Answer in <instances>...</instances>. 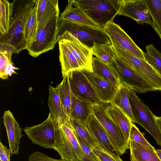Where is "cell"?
<instances>
[{
	"mask_svg": "<svg viewBox=\"0 0 161 161\" xmlns=\"http://www.w3.org/2000/svg\"><path fill=\"white\" fill-rule=\"evenodd\" d=\"M9 144V149L12 155L19 153L20 140L23 136L22 129L9 110L5 111L3 117Z\"/></svg>",
	"mask_w": 161,
	"mask_h": 161,
	"instance_id": "cell-16",
	"label": "cell"
},
{
	"mask_svg": "<svg viewBox=\"0 0 161 161\" xmlns=\"http://www.w3.org/2000/svg\"><path fill=\"white\" fill-rule=\"evenodd\" d=\"M112 46L117 55L126 64L151 81L158 91L161 92V75L151 64L127 51Z\"/></svg>",
	"mask_w": 161,
	"mask_h": 161,
	"instance_id": "cell-10",
	"label": "cell"
},
{
	"mask_svg": "<svg viewBox=\"0 0 161 161\" xmlns=\"http://www.w3.org/2000/svg\"><path fill=\"white\" fill-rule=\"evenodd\" d=\"M146 60L151 64L161 75V53L152 44L146 47Z\"/></svg>",
	"mask_w": 161,
	"mask_h": 161,
	"instance_id": "cell-33",
	"label": "cell"
},
{
	"mask_svg": "<svg viewBox=\"0 0 161 161\" xmlns=\"http://www.w3.org/2000/svg\"><path fill=\"white\" fill-rule=\"evenodd\" d=\"M38 0H37L33 9L26 24L25 30V38L27 49L35 41L38 31L37 18Z\"/></svg>",
	"mask_w": 161,
	"mask_h": 161,
	"instance_id": "cell-28",
	"label": "cell"
},
{
	"mask_svg": "<svg viewBox=\"0 0 161 161\" xmlns=\"http://www.w3.org/2000/svg\"><path fill=\"white\" fill-rule=\"evenodd\" d=\"M118 14L130 18L139 24H152L151 16L143 0H122Z\"/></svg>",
	"mask_w": 161,
	"mask_h": 161,
	"instance_id": "cell-14",
	"label": "cell"
},
{
	"mask_svg": "<svg viewBox=\"0 0 161 161\" xmlns=\"http://www.w3.org/2000/svg\"><path fill=\"white\" fill-rule=\"evenodd\" d=\"M74 4L103 29L114 21L118 14L122 0H72Z\"/></svg>",
	"mask_w": 161,
	"mask_h": 161,
	"instance_id": "cell-2",
	"label": "cell"
},
{
	"mask_svg": "<svg viewBox=\"0 0 161 161\" xmlns=\"http://www.w3.org/2000/svg\"><path fill=\"white\" fill-rule=\"evenodd\" d=\"M56 124L49 113L47 118L43 122L26 127L23 130L33 144L44 148L53 149L55 142Z\"/></svg>",
	"mask_w": 161,
	"mask_h": 161,
	"instance_id": "cell-9",
	"label": "cell"
},
{
	"mask_svg": "<svg viewBox=\"0 0 161 161\" xmlns=\"http://www.w3.org/2000/svg\"><path fill=\"white\" fill-rule=\"evenodd\" d=\"M58 43L62 76L71 71L82 69L75 57L65 43L60 40Z\"/></svg>",
	"mask_w": 161,
	"mask_h": 161,
	"instance_id": "cell-22",
	"label": "cell"
},
{
	"mask_svg": "<svg viewBox=\"0 0 161 161\" xmlns=\"http://www.w3.org/2000/svg\"><path fill=\"white\" fill-rule=\"evenodd\" d=\"M130 158L131 161H137V160L135 159L134 158H132L130 157Z\"/></svg>",
	"mask_w": 161,
	"mask_h": 161,
	"instance_id": "cell-44",
	"label": "cell"
},
{
	"mask_svg": "<svg viewBox=\"0 0 161 161\" xmlns=\"http://www.w3.org/2000/svg\"><path fill=\"white\" fill-rule=\"evenodd\" d=\"M28 161H66L51 158L40 151L32 153L29 156Z\"/></svg>",
	"mask_w": 161,
	"mask_h": 161,
	"instance_id": "cell-37",
	"label": "cell"
},
{
	"mask_svg": "<svg viewBox=\"0 0 161 161\" xmlns=\"http://www.w3.org/2000/svg\"><path fill=\"white\" fill-rule=\"evenodd\" d=\"M12 154L8 148L0 141V161H10Z\"/></svg>",
	"mask_w": 161,
	"mask_h": 161,
	"instance_id": "cell-40",
	"label": "cell"
},
{
	"mask_svg": "<svg viewBox=\"0 0 161 161\" xmlns=\"http://www.w3.org/2000/svg\"><path fill=\"white\" fill-rule=\"evenodd\" d=\"M151 16V26L161 40V0H143Z\"/></svg>",
	"mask_w": 161,
	"mask_h": 161,
	"instance_id": "cell-29",
	"label": "cell"
},
{
	"mask_svg": "<svg viewBox=\"0 0 161 161\" xmlns=\"http://www.w3.org/2000/svg\"><path fill=\"white\" fill-rule=\"evenodd\" d=\"M59 14L38 30L35 41L27 50L31 56L36 58L52 50L59 40Z\"/></svg>",
	"mask_w": 161,
	"mask_h": 161,
	"instance_id": "cell-7",
	"label": "cell"
},
{
	"mask_svg": "<svg viewBox=\"0 0 161 161\" xmlns=\"http://www.w3.org/2000/svg\"><path fill=\"white\" fill-rule=\"evenodd\" d=\"M48 105L51 117L55 123L64 124L68 119L64 112L58 92L56 87L49 86Z\"/></svg>",
	"mask_w": 161,
	"mask_h": 161,
	"instance_id": "cell-20",
	"label": "cell"
},
{
	"mask_svg": "<svg viewBox=\"0 0 161 161\" xmlns=\"http://www.w3.org/2000/svg\"><path fill=\"white\" fill-rule=\"evenodd\" d=\"M73 130L84 154V158L83 161H94L91 149L84 140L76 133L74 129Z\"/></svg>",
	"mask_w": 161,
	"mask_h": 161,
	"instance_id": "cell-36",
	"label": "cell"
},
{
	"mask_svg": "<svg viewBox=\"0 0 161 161\" xmlns=\"http://www.w3.org/2000/svg\"><path fill=\"white\" fill-rule=\"evenodd\" d=\"M156 152L161 161V149H155Z\"/></svg>",
	"mask_w": 161,
	"mask_h": 161,
	"instance_id": "cell-43",
	"label": "cell"
},
{
	"mask_svg": "<svg viewBox=\"0 0 161 161\" xmlns=\"http://www.w3.org/2000/svg\"><path fill=\"white\" fill-rule=\"evenodd\" d=\"M68 74L71 91L76 97L92 105L103 103L100 100L81 69L71 71Z\"/></svg>",
	"mask_w": 161,
	"mask_h": 161,
	"instance_id": "cell-11",
	"label": "cell"
},
{
	"mask_svg": "<svg viewBox=\"0 0 161 161\" xmlns=\"http://www.w3.org/2000/svg\"><path fill=\"white\" fill-rule=\"evenodd\" d=\"M107 113L119 128L127 142L129 143V137L132 124L128 117L118 107L110 104L107 106Z\"/></svg>",
	"mask_w": 161,
	"mask_h": 161,
	"instance_id": "cell-21",
	"label": "cell"
},
{
	"mask_svg": "<svg viewBox=\"0 0 161 161\" xmlns=\"http://www.w3.org/2000/svg\"><path fill=\"white\" fill-rule=\"evenodd\" d=\"M93 55L104 63L109 64L117 56L111 43H95L92 47Z\"/></svg>",
	"mask_w": 161,
	"mask_h": 161,
	"instance_id": "cell-31",
	"label": "cell"
},
{
	"mask_svg": "<svg viewBox=\"0 0 161 161\" xmlns=\"http://www.w3.org/2000/svg\"><path fill=\"white\" fill-rule=\"evenodd\" d=\"M125 87L136 123L149 133L161 147V134L157 125L155 115L148 106L136 95L134 91Z\"/></svg>",
	"mask_w": 161,
	"mask_h": 161,
	"instance_id": "cell-8",
	"label": "cell"
},
{
	"mask_svg": "<svg viewBox=\"0 0 161 161\" xmlns=\"http://www.w3.org/2000/svg\"><path fill=\"white\" fill-rule=\"evenodd\" d=\"M37 0L13 1V19L7 32L0 35V43L14 46L17 54L27 49L25 30L27 22Z\"/></svg>",
	"mask_w": 161,
	"mask_h": 161,
	"instance_id": "cell-1",
	"label": "cell"
},
{
	"mask_svg": "<svg viewBox=\"0 0 161 161\" xmlns=\"http://www.w3.org/2000/svg\"><path fill=\"white\" fill-rule=\"evenodd\" d=\"M19 69V68L14 66V63L12 61H9L7 66L5 73L8 76H11L14 74H17L15 70H18Z\"/></svg>",
	"mask_w": 161,
	"mask_h": 161,
	"instance_id": "cell-41",
	"label": "cell"
},
{
	"mask_svg": "<svg viewBox=\"0 0 161 161\" xmlns=\"http://www.w3.org/2000/svg\"><path fill=\"white\" fill-rule=\"evenodd\" d=\"M11 61H10L3 53L0 52V77L1 79L5 80L8 78V76L6 74L5 70L8 63Z\"/></svg>",
	"mask_w": 161,
	"mask_h": 161,
	"instance_id": "cell-38",
	"label": "cell"
},
{
	"mask_svg": "<svg viewBox=\"0 0 161 161\" xmlns=\"http://www.w3.org/2000/svg\"><path fill=\"white\" fill-rule=\"evenodd\" d=\"M58 14V0H38L37 14L38 30Z\"/></svg>",
	"mask_w": 161,
	"mask_h": 161,
	"instance_id": "cell-19",
	"label": "cell"
},
{
	"mask_svg": "<svg viewBox=\"0 0 161 161\" xmlns=\"http://www.w3.org/2000/svg\"><path fill=\"white\" fill-rule=\"evenodd\" d=\"M92 105L78 99L72 92L69 118L78 120L85 124L88 116L92 113Z\"/></svg>",
	"mask_w": 161,
	"mask_h": 161,
	"instance_id": "cell-23",
	"label": "cell"
},
{
	"mask_svg": "<svg viewBox=\"0 0 161 161\" xmlns=\"http://www.w3.org/2000/svg\"><path fill=\"white\" fill-rule=\"evenodd\" d=\"M108 65L117 75L120 84L123 86L140 93L158 91L151 81L129 67L117 54Z\"/></svg>",
	"mask_w": 161,
	"mask_h": 161,
	"instance_id": "cell-4",
	"label": "cell"
},
{
	"mask_svg": "<svg viewBox=\"0 0 161 161\" xmlns=\"http://www.w3.org/2000/svg\"><path fill=\"white\" fill-rule=\"evenodd\" d=\"M103 29L109 37L112 45L127 51L146 60L144 52L136 45L119 25L113 21L108 24Z\"/></svg>",
	"mask_w": 161,
	"mask_h": 161,
	"instance_id": "cell-12",
	"label": "cell"
},
{
	"mask_svg": "<svg viewBox=\"0 0 161 161\" xmlns=\"http://www.w3.org/2000/svg\"><path fill=\"white\" fill-rule=\"evenodd\" d=\"M61 82L56 87L64 112L67 118L70 117L72 91L68 73L63 76Z\"/></svg>",
	"mask_w": 161,
	"mask_h": 161,
	"instance_id": "cell-27",
	"label": "cell"
},
{
	"mask_svg": "<svg viewBox=\"0 0 161 161\" xmlns=\"http://www.w3.org/2000/svg\"><path fill=\"white\" fill-rule=\"evenodd\" d=\"M91 149L94 161H123L119 155L106 150L97 143L95 147Z\"/></svg>",
	"mask_w": 161,
	"mask_h": 161,
	"instance_id": "cell-34",
	"label": "cell"
},
{
	"mask_svg": "<svg viewBox=\"0 0 161 161\" xmlns=\"http://www.w3.org/2000/svg\"><path fill=\"white\" fill-rule=\"evenodd\" d=\"M108 103L92 105V113L105 130L115 153L120 155L130 149L128 143L119 128L106 112Z\"/></svg>",
	"mask_w": 161,
	"mask_h": 161,
	"instance_id": "cell-5",
	"label": "cell"
},
{
	"mask_svg": "<svg viewBox=\"0 0 161 161\" xmlns=\"http://www.w3.org/2000/svg\"><path fill=\"white\" fill-rule=\"evenodd\" d=\"M85 125L97 143L106 150L115 152L105 130L92 113L88 116Z\"/></svg>",
	"mask_w": 161,
	"mask_h": 161,
	"instance_id": "cell-18",
	"label": "cell"
},
{
	"mask_svg": "<svg viewBox=\"0 0 161 161\" xmlns=\"http://www.w3.org/2000/svg\"><path fill=\"white\" fill-rule=\"evenodd\" d=\"M75 57L82 69L93 72L92 48L87 47L67 31L60 37Z\"/></svg>",
	"mask_w": 161,
	"mask_h": 161,
	"instance_id": "cell-13",
	"label": "cell"
},
{
	"mask_svg": "<svg viewBox=\"0 0 161 161\" xmlns=\"http://www.w3.org/2000/svg\"><path fill=\"white\" fill-rule=\"evenodd\" d=\"M56 123L55 142L53 149L62 160L83 161L84 154L69 119L64 124Z\"/></svg>",
	"mask_w": 161,
	"mask_h": 161,
	"instance_id": "cell-3",
	"label": "cell"
},
{
	"mask_svg": "<svg viewBox=\"0 0 161 161\" xmlns=\"http://www.w3.org/2000/svg\"><path fill=\"white\" fill-rule=\"evenodd\" d=\"M92 69L93 72L117 87L120 86L118 78L112 68L96 57L92 58Z\"/></svg>",
	"mask_w": 161,
	"mask_h": 161,
	"instance_id": "cell-26",
	"label": "cell"
},
{
	"mask_svg": "<svg viewBox=\"0 0 161 161\" xmlns=\"http://www.w3.org/2000/svg\"><path fill=\"white\" fill-rule=\"evenodd\" d=\"M13 2L0 0V35L7 31L13 17Z\"/></svg>",
	"mask_w": 161,
	"mask_h": 161,
	"instance_id": "cell-30",
	"label": "cell"
},
{
	"mask_svg": "<svg viewBox=\"0 0 161 161\" xmlns=\"http://www.w3.org/2000/svg\"><path fill=\"white\" fill-rule=\"evenodd\" d=\"M69 121L76 133L84 140L91 149L97 145V143L92 136L85 124L71 118H69Z\"/></svg>",
	"mask_w": 161,
	"mask_h": 161,
	"instance_id": "cell-32",
	"label": "cell"
},
{
	"mask_svg": "<svg viewBox=\"0 0 161 161\" xmlns=\"http://www.w3.org/2000/svg\"><path fill=\"white\" fill-rule=\"evenodd\" d=\"M65 31L69 32L90 48H92L95 43H111L107 35L100 28L63 20L59 25V37Z\"/></svg>",
	"mask_w": 161,
	"mask_h": 161,
	"instance_id": "cell-6",
	"label": "cell"
},
{
	"mask_svg": "<svg viewBox=\"0 0 161 161\" xmlns=\"http://www.w3.org/2000/svg\"><path fill=\"white\" fill-rule=\"evenodd\" d=\"M155 118L157 125L161 134V116H157L155 115Z\"/></svg>",
	"mask_w": 161,
	"mask_h": 161,
	"instance_id": "cell-42",
	"label": "cell"
},
{
	"mask_svg": "<svg viewBox=\"0 0 161 161\" xmlns=\"http://www.w3.org/2000/svg\"><path fill=\"white\" fill-rule=\"evenodd\" d=\"M60 23L66 20L81 25L100 28L91 20L80 8L75 5L72 0H68V3L59 18Z\"/></svg>",
	"mask_w": 161,
	"mask_h": 161,
	"instance_id": "cell-17",
	"label": "cell"
},
{
	"mask_svg": "<svg viewBox=\"0 0 161 161\" xmlns=\"http://www.w3.org/2000/svg\"><path fill=\"white\" fill-rule=\"evenodd\" d=\"M103 103H110L118 88L93 72L81 69Z\"/></svg>",
	"mask_w": 161,
	"mask_h": 161,
	"instance_id": "cell-15",
	"label": "cell"
},
{
	"mask_svg": "<svg viewBox=\"0 0 161 161\" xmlns=\"http://www.w3.org/2000/svg\"><path fill=\"white\" fill-rule=\"evenodd\" d=\"M129 140L138 143L148 149L155 150L154 147L145 138L143 133L141 132L139 129L133 123L130 130Z\"/></svg>",
	"mask_w": 161,
	"mask_h": 161,
	"instance_id": "cell-35",
	"label": "cell"
},
{
	"mask_svg": "<svg viewBox=\"0 0 161 161\" xmlns=\"http://www.w3.org/2000/svg\"><path fill=\"white\" fill-rule=\"evenodd\" d=\"M130 157L137 161H161L155 150L147 149L141 144L129 141Z\"/></svg>",
	"mask_w": 161,
	"mask_h": 161,
	"instance_id": "cell-25",
	"label": "cell"
},
{
	"mask_svg": "<svg viewBox=\"0 0 161 161\" xmlns=\"http://www.w3.org/2000/svg\"><path fill=\"white\" fill-rule=\"evenodd\" d=\"M0 52L3 53L11 61V57L13 53H17L15 47L10 45L4 43H0Z\"/></svg>",
	"mask_w": 161,
	"mask_h": 161,
	"instance_id": "cell-39",
	"label": "cell"
},
{
	"mask_svg": "<svg viewBox=\"0 0 161 161\" xmlns=\"http://www.w3.org/2000/svg\"><path fill=\"white\" fill-rule=\"evenodd\" d=\"M110 103L122 111L132 123H136L132 112L129 96L125 86L120 85Z\"/></svg>",
	"mask_w": 161,
	"mask_h": 161,
	"instance_id": "cell-24",
	"label": "cell"
}]
</instances>
